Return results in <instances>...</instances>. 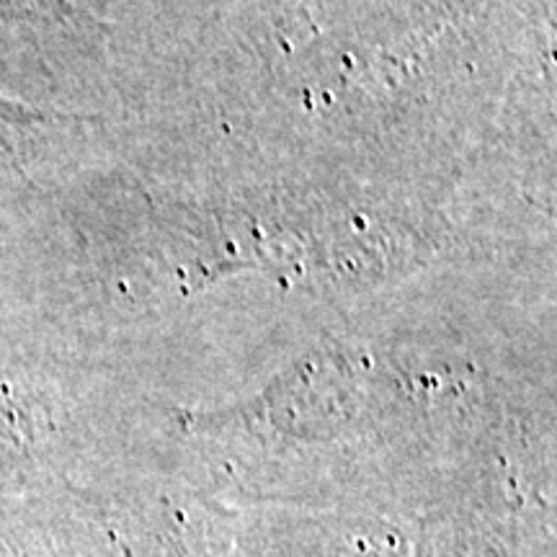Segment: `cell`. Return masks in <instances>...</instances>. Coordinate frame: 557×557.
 <instances>
[{
	"label": "cell",
	"instance_id": "6da1fadb",
	"mask_svg": "<svg viewBox=\"0 0 557 557\" xmlns=\"http://www.w3.org/2000/svg\"><path fill=\"white\" fill-rule=\"evenodd\" d=\"M413 517V557H555L553 506L517 480L455 483Z\"/></svg>",
	"mask_w": 557,
	"mask_h": 557
},
{
	"label": "cell",
	"instance_id": "7a4b0ae2",
	"mask_svg": "<svg viewBox=\"0 0 557 557\" xmlns=\"http://www.w3.org/2000/svg\"><path fill=\"white\" fill-rule=\"evenodd\" d=\"M235 557H413V542L377 513L276 508L240 524Z\"/></svg>",
	"mask_w": 557,
	"mask_h": 557
}]
</instances>
